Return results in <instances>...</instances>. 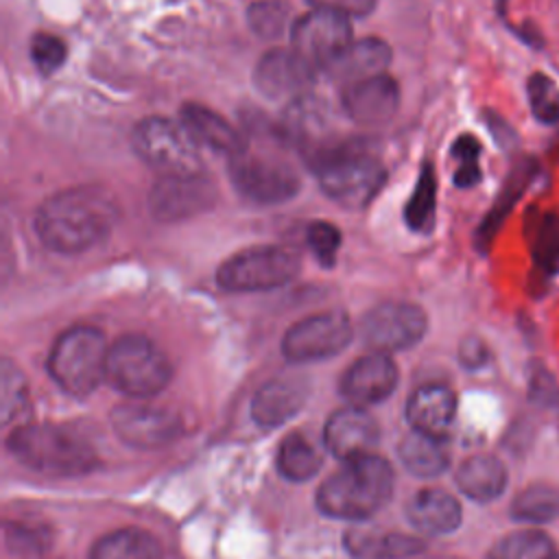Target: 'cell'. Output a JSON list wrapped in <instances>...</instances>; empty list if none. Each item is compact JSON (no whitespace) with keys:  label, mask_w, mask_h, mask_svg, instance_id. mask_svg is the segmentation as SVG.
<instances>
[{"label":"cell","mask_w":559,"mask_h":559,"mask_svg":"<svg viewBox=\"0 0 559 559\" xmlns=\"http://www.w3.org/2000/svg\"><path fill=\"white\" fill-rule=\"evenodd\" d=\"M118 223L116 199L100 186H74L48 197L35 212V234L57 253H81L103 242Z\"/></svg>","instance_id":"obj_1"},{"label":"cell","mask_w":559,"mask_h":559,"mask_svg":"<svg viewBox=\"0 0 559 559\" xmlns=\"http://www.w3.org/2000/svg\"><path fill=\"white\" fill-rule=\"evenodd\" d=\"M393 469L376 454L347 461L336 474L321 483L317 507L338 520H367L391 498Z\"/></svg>","instance_id":"obj_2"},{"label":"cell","mask_w":559,"mask_h":559,"mask_svg":"<svg viewBox=\"0 0 559 559\" xmlns=\"http://www.w3.org/2000/svg\"><path fill=\"white\" fill-rule=\"evenodd\" d=\"M7 445L15 461H20L24 467L55 478L83 476L98 465V456L92 443L66 426H17L11 432Z\"/></svg>","instance_id":"obj_3"},{"label":"cell","mask_w":559,"mask_h":559,"mask_svg":"<svg viewBox=\"0 0 559 559\" xmlns=\"http://www.w3.org/2000/svg\"><path fill=\"white\" fill-rule=\"evenodd\" d=\"M310 168L314 170L321 190L332 201L349 210L369 205L386 179L382 162L365 142L356 140H338L321 153Z\"/></svg>","instance_id":"obj_4"},{"label":"cell","mask_w":559,"mask_h":559,"mask_svg":"<svg viewBox=\"0 0 559 559\" xmlns=\"http://www.w3.org/2000/svg\"><path fill=\"white\" fill-rule=\"evenodd\" d=\"M107 356L109 345L98 328L74 325L57 336L48 356V373L68 395L85 397L107 380Z\"/></svg>","instance_id":"obj_5"},{"label":"cell","mask_w":559,"mask_h":559,"mask_svg":"<svg viewBox=\"0 0 559 559\" xmlns=\"http://www.w3.org/2000/svg\"><path fill=\"white\" fill-rule=\"evenodd\" d=\"M173 378L168 356L142 334H124L109 345L107 382L129 397H153Z\"/></svg>","instance_id":"obj_6"},{"label":"cell","mask_w":559,"mask_h":559,"mask_svg":"<svg viewBox=\"0 0 559 559\" xmlns=\"http://www.w3.org/2000/svg\"><path fill=\"white\" fill-rule=\"evenodd\" d=\"M229 177L236 192L258 205L286 203L299 192V175L288 159L273 148H245L229 159Z\"/></svg>","instance_id":"obj_7"},{"label":"cell","mask_w":559,"mask_h":559,"mask_svg":"<svg viewBox=\"0 0 559 559\" xmlns=\"http://www.w3.org/2000/svg\"><path fill=\"white\" fill-rule=\"evenodd\" d=\"M135 155L162 175L201 173V146L183 122L151 116L133 127Z\"/></svg>","instance_id":"obj_8"},{"label":"cell","mask_w":559,"mask_h":559,"mask_svg":"<svg viewBox=\"0 0 559 559\" xmlns=\"http://www.w3.org/2000/svg\"><path fill=\"white\" fill-rule=\"evenodd\" d=\"M299 273V253L284 245H262L227 258L216 284L227 293H260L288 284Z\"/></svg>","instance_id":"obj_9"},{"label":"cell","mask_w":559,"mask_h":559,"mask_svg":"<svg viewBox=\"0 0 559 559\" xmlns=\"http://www.w3.org/2000/svg\"><path fill=\"white\" fill-rule=\"evenodd\" d=\"M352 336L349 317L343 310H325L290 325L282 338V354L297 365L325 360L341 354Z\"/></svg>","instance_id":"obj_10"},{"label":"cell","mask_w":559,"mask_h":559,"mask_svg":"<svg viewBox=\"0 0 559 559\" xmlns=\"http://www.w3.org/2000/svg\"><path fill=\"white\" fill-rule=\"evenodd\" d=\"M428 330V317L417 304L384 301L371 308L360 323L362 341L373 352H400L417 345Z\"/></svg>","instance_id":"obj_11"},{"label":"cell","mask_w":559,"mask_h":559,"mask_svg":"<svg viewBox=\"0 0 559 559\" xmlns=\"http://www.w3.org/2000/svg\"><path fill=\"white\" fill-rule=\"evenodd\" d=\"M216 183L201 173L162 175L148 194V207L155 221H186L203 214L216 203Z\"/></svg>","instance_id":"obj_12"},{"label":"cell","mask_w":559,"mask_h":559,"mask_svg":"<svg viewBox=\"0 0 559 559\" xmlns=\"http://www.w3.org/2000/svg\"><path fill=\"white\" fill-rule=\"evenodd\" d=\"M293 50L308 59L317 70H325L352 46L349 20L330 11L312 9L290 26Z\"/></svg>","instance_id":"obj_13"},{"label":"cell","mask_w":559,"mask_h":559,"mask_svg":"<svg viewBox=\"0 0 559 559\" xmlns=\"http://www.w3.org/2000/svg\"><path fill=\"white\" fill-rule=\"evenodd\" d=\"M317 81V68L293 48H273L264 52L253 70L255 90L271 98H299L310 94Z\"/></svg>","instance_id":"obj_14"},{"label":"cell","mask_w":559,"mask_h":559,"mask_svg":"<svg viewBox=\"0 0 559 559\" xmlns=\"http://www.w3.org/2000/svg\"><path fill=\"white\" fill-rule=\"evenodd\" d=\"M280 131L288 144L301 151L308 164L338 142L330 131V114L325 103L312 94L288 103Z\"/></svg>","instance_id":"obj_15"},{"label":"cell","mask_w":559,"mask_h":559,"mask_svg":"<svg viewBox=\"0 0 559 559\" xmlns=\"http://www.w3.org/2000/svg\"><path fill=\"white\" fill-rule=\"evenodd\" d=\"M111 426L120 441L140 450L162 448L181 432V421L177 415L144 404H122L114 408Z\"/></svg>","instance_id":"obj_16"},{"label":"cell","mask_w":559,"mask_h":559,"mask_svg":"<svg viewBox=\"0 0 559 559\" xmlns=\"http://www.w3.org/2000/svg\"><path fill=\"white\" fill-rule=\"evenodd\" d=\"M380 439L376 419L362 406H345L325 421V448L341 461H354L373 454Z\"/></svg>","instance_id":"obj_17"},{"label":"cell","mask_w":559,"mask_h":559,"mask_svg":"<svg viewBox=\"0 0 559 559\" xmlns=\"http://www.w3.org/2000/svg\"><path fill=\"white\" fill-rule=\"evenodd\" d=\"M345 114L360 127L384 124L400 105V87L389 74H376L345 85L341 96Z\"/></svg>","instance_id":"obj_18"},{"label":"cell","mask_w":559,"mask_h":559,"mask_svg":"<svg viewBox=\"0 0 559 559\" xmlns=\"http://www.w3.org/2000/svg\"><path fill=\"white\" fill-rule=\"evenodd\" d=\"M397 386V367L389 354L371 352L349 365L341 380V393L352 406H371L386 400Z\"/></svg>","instance_id":"obj_19"},{"label":"cell","mask_w":559,"mask_h":559,"mask_svg":"<svg viewBox=\"0 0 559 559\" xmlns=\"http://www.w3.org/2000/svg\"><path fill=\"white\" fill-rule=\"evenodd\" d=\"M310 393L308 378L282 376L264 382L251 400V417L262 428H275L301 411Z\"/></svg>","instance_id":"obj_20"},{"label":"cell","mask_w":559,"mask_h":559,"mask_svg":"<svg viewBox=\"0 0 559 559\" xmlns=\"http://www.w3.org/2000/svg\"><path fill=\"white\" fill-rule=\"evenodd\" d=\"M456 415V395L445 384H424L406 402V419L413 430L445 439Z\"/></svg>","instance_id":"obj_21"},{"label":"cell","mask_w":559,"mask_h":559,"mask_svg":"<svg viewBox=\"0 0 559 559\" xmlns=\"http://www.w3.org/2000/svg\"><path fill=\"white\" fill-rule=\"evenodd\" d=\"M179 118L201 148L205 146L218 155H225L227 159L236 157L245 148L247 140L238 133V129H234L221 114L205 105L186 103L179 111Z\"/></svg>","instance_id":"obj_22"},{"label":"cell","mask_w":559,"mask_h":559,"mask_svg":"<svg viewBox=\"0 0 559 559\" xmlns=\"http://www.w3.org/2000/svg\"><path fill=\"white\" fill-rule=\"evenodd\" d=\"M408 522L424 535H448L459 528L463 511L459 500L443 489H421L408 504Z\"/></svg>","instance_id":"obj_23"},{"label":"cell","mask_w":559,"mask_h":559,"mask_svg":"<svg viewBox=\"0 0 559 559\" xmlns=\"http://www.w3.org/2000/svg\"><path fill=\"white\" fill-rule=\"evenodd\" d=\"M391 61V46L380 37H365L358 41H352V46L332 61L325 72L343 81L345 85L382 74Z\"/></svg>","instance_id":"obj_24"},{"label":"cell","mask_w":559,"mask_h":559,"mask_svg":"<svg viewBox=\"0 0 559 559\" xmlns=\"http://www.w3.org/2000/svg\"><path fill=\"white\" fill-rule=\"evenodd\" d=\"M456 485L459 489L474 502H493L496 498L502 496L507 487V467L498 456L491 454H476L465 459L456 474Z\"/></svg>","instance_id":"obj_25"},{"label":"cell","mask_w":559,"mask_h":559,"mask_svg":"<svg viewBox=\"0 0 559 559\" xmlns=\"http://www.w3.org/2000/svg\"><path fill=\"white\" fill-rule=\"evenodd\" d=\"M345 548L356 559H404L424 550L421 539L404 533L354 528L345 535Z\"/></svg>","instance_id":"obj_26"},{"label":"cell","mask_w":559,"mask_h":559,"mask_svg":"<svg viewBox=\"0 0 559 559\" xmlns=\"http://www.w3.org/2000/svg\"><path fill=\"white\" fill-rule=\"evenodd\" d=\"M397 454L402 465L413 476H421V478L439 476L450 465L443 439H437L417 430H411V435L402 439V443L397 445Z\"/></svg>","instance_id":"obj_27"},{"label":"cell","mask_w":559,"mask_h":559,"mask_svg":"<svg viewBox=\"0 0 559 559\" xmlns=\"http://www.w3.org/2000/svg\"><path fill=\"white\" fill-rule=\"evenodd\" d=\"M90 559H162V546L151 533L129 526L103 535L92 546Z\"/></svg>","instance_id":"obj_28"},{"label":"cell","mask_w":559,"mask_h":559,"mask_svg":"<svg viewBox=\"0 0 559 559\" xmlns=\"http://www.w3.org/2000/svg\"><path fill=\"white\" fill-rule=\"evenodd\" d=\"M509 513L522 524H550L559 518V489L550 483H533L513 498Z\"/></svg>","instance_id":"obj_29"},{"label":"cell","mask_w":559,"mask_h":559,"mask_svg":"<svg viewBox=\"0 0 559 559\" xmlns=\"http://www.w3.org/2000/svg\"><path fill=\"white\" fill-rule=\"evenodd\" d=\"M487 559H557V555L552 537L531 526L502 535L487 552Z\"/></svg>","instance_id":"obj_30"},{"label":"cell","mask_w":559,"mask_h":559,"mask_svg":"<svg viewBox=\"0 0 559 559\" xmlns=\"http://www.w3.org/2000/svg\"><path fill=\"white\" fill-rule=\"evenodd\" d=\"M321 467V454L317 448L299 432L284 437L277 448V469L284 478L293 483H304L312 478Z\"/></svg>","instance_id":"obj_31"},{"label":"cell","mask_w":559,"mask_h":559,"mask_svg":"<svg viewBox=\"0 0 559 559\" xmlns=\"http://www.w3.org/2000/svg\"><path fill=\"white\" fill-rule=\"evenodd\" d=\"M437 207V177L430 164H424L415 188L404 205V221L413 231H430Z\"/></svg>","instance_id":"obj_32"},{"label":"cell","mask_w":559,"mask_h":559,"mask_svg":"<svg viewBox=\"0 0 559 559\" xmlns=\"http://www.w3.org/2000/svg\"><path fill=\"white\" fill-rule=\"evenodd\" d=\"M533 173H535V164H533L531 159L518 164V168L511 173V177H509V181L504 183L500 197L496 199L493 210L487 214L485 223H483L480 229H478V242H480L483 247L489 245V240L493 238L496 229L500 227V223H502L504 216L509 214L511 205H513V203L520 199V194L524 192V188H526V183L531 181Z\"/></svg>","instance_id":"obj_33"},{"label":"cell","mask_w":559,"mask_h":559,"mask_svg":"<svg viewBox=\"0 0 559 559\" xmlns=\"http://www.w3.org/2000/svg\"><path fill=\"white\" fill-rule=\"evenodd\" d=\"M531 255L542 273L555 275L559 271V214L546 212L537 221L533 231Z\"/></svg>","instance_id":"obj_34"},{"label":"cell","mask_w":559,"mask_h":559,"mask_svg":"<svg viewBox=\"0 0 559 559\" xmlns=\"http://www.w3.org/2000/svg\"><path fill=\"white\" fill-rule=\"evenodd\" d=\"M528 105L542 124L559 122V85L544 72H533L526 81Z\"/></svg>","instance_id":"obj_35"},{"label":"cell","mask_w":559,"mask_h":559,"mask_svg":"<svg viewBox=\"0 0 559 559\" xmlns=\"http://www.w3.org/2000/svg\"><path fill=\"white\" fill-rule=\"evenodd\" d=\"M286 20H288L286 7L273 0L253 2L247 11L249 28L260 39H277L286 31Z\"/></svg>","instance_id":"obj_36"},{"label":"cell","mask_w":559,"mask_h":559,"mask_svg":"<svg viewBox=\"0 0 559 559\" xmlns=\"http://www.w3.org/2000/svg\"><path fill=\"white\" fill-rule=\"evenodd\" d=\"M452 157L456 159V170H454V183L459 188H472L480 181V142L472 133H463L454 140L452 144Z\"/></svg>","instance_id":"obj_37"},{"label":"cell","mask_w":559,"mask_h":559,"mask_svg":"<svg viewBox=\"0 0 559 559\" xmlns=\"http://www.w3.org/2000/svg\"><path fill=\"white\" fill-rule=\"evenodd\" d=\"M306 242L317 258V262L325 269L336 264V253L341 249V229L328 221H314L306 229Z\"/></svg>","instance_id":"obj_38"},{"label":"cell","mask_w":559,"mask_h":559,"mask_svg":"<svg viewBox=\"0 0 559 559\" xmlns=\"http://www.w3.org/2000/svg\"><path fill=\"white\" fill-rule=\"evenodd\" d=\"M68 57V48L63 44V39H59L52 33H37L31 39V59L33 66L37 68V72L41 76H50L55 74Z\"/></svg>","instance_id":"obj_39"},{"label":"cell","mask_w":559,"mask_h":559,"mask_svg":"<svg viewBox=\"0 0 559 559\" xmlns=\"http://www.w3.org/2000/svg\"><path fill=\"white\" fill-rule=\"evenodd\" d=\"M0 386H2V419L11 421V417L24 411L26 406V382L11 360H2Z\"/></svg>","instance_id":"obj_40"},{"label":"cell","mask_w":559,"mask_h":559,"mask_svg":"<svg viewBox=\"0 0 559 559\" xmlns=\"http://www.w3.org/2000/svg\"><path fill=\"white\" fill-rule=\"evenodd\" d=\"M528 397L539 406H555L559 402V386L552 373L539 362H535L528 373Z\"/></svg>","instance_id":"obj_41"},{"label":"cell","mask_w":559,"mask_h":559,"mask_svg":"<svg viewBox=\"0 0 559 559\" xmlns=\"http://www.w3.org/2000/svg\"><path fill=\"white\" fill-rule=\"evenodd\" d=\"M312 9L330 11L343 17H365L376 9L378 0H308Z\"/></svg>","instance_id":"obj_42"},{"label":"cell","mask_w":559,"mask_h":559,"mask_svg":"<svg viewBox=\"0 0 559 559\" xmlns=\"http://www.w3.org/2000/svg\"><path fill=\"white\" fill-rule=\"evenodd\" d=\"M459 360L465 369H480L489 362V347L478 336L463 338L459 347Z\"/></svg>","instance_id":"obj_43"}]
</instances>
